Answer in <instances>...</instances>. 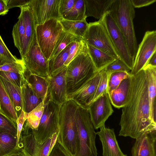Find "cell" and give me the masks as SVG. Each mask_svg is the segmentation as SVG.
<instances>
[{"instance_id": "obj_7", "label": "cell", "mask_w": 156, "mask_h": 156, "mask_svg": "<svg viewBox=\"0 0 156 156\" xmlns=\"http://www.w3.org/2000/svg\"><path fill=\"white\" fill-rule=\"evenodd\" d=\"M83 39L87 44L115 59H120L105 26L103 16L98 21L88 23Z\"/></svg>"}, {"instance_id": "obj_8", "label": "cell", "mask_w": 156, "mask_h": 156, "mask_svg": "<svg viewBox=\"0 0 156 156\" xmlns=\"http://www.w3.org/2000/svg\"><path fill=\"white\" fill-rule=\"evenodd\" d=\"M60 21L52 19L35 27L37 40L45 58L49 60L56 42L63 30Z\"/></svg>"}, {"instance_id": "obj_19", "label": "cell", "mask_w": 156, "mask_h": 156, "mask_svg": "<svg viewBox=\"0 0 156 156\" xmlns=\"http://www.w3.org/2000/svg\"><path fill=\"white\" fill-rule=\"evenodd\" d=\"M21 15L23 23L25 34L20 54L23 58L28 50L35 32L34 19L32 11L28 5L20 8Z\"/></svg>"}, {"instance_id": "obj_1", "label": "cell", "mask_w": 156, "mask_h": 156, "mask_svg": "<svg viewBox=\"0 0 156 156\" xmlns=\"http://www.w3.org/2000/svg\"><path fill=\"white\" fill-rule=\"evenodd\" d=\"M119 135L136 139L143 133L156 130L151 119L148 83L143 69L131 77L128 99L122 108Z\"/></svg>"}, {"instance_id": "obj_36", "label": "cell", "mask_w": 156, "mask_h": 156, "mask_svg": "<svg viewBox=\"0 0 156 156\" xmlns=\"http://www.w3.org/2000/svg\"><path fill=\"white\" fill-rule=\"evenodd\" d=\"M87 47V44L83 39L74 41L70 44L68 56L64 65L67 66L71 61L84 50Z\"/></svg>"}, {"instance_id": "obj_21", "label": "cell", "mask_w": 156, "mask_h": 156, "mask_svg": "<svg viewBox=\"0 0 156 156\" xmlns=\"http://www.w3.org/2000/svg\"><path fill=\"white\" fill-rule=\"evenodd\" d=\"M143 69L147 81L151 117L152 120L156 123V67L147 65Z\"/></svg>"}, {"instance_id": "obj_13", "label": "cell", "mask_w": 156, "mask_h": 156, "mask_svg": "<svg viewBox=\"0 0 156 156\" xmlns=\"http://www.w3.org/2000/svg\"><path fill=\"white\" fill-rule=\"evenodd\" d=\"M156 52V31H147L139 45L130 74L134 75L147 65L153 54Z\"/></svg>"}, {"instance_id": "obj_25", "label": "cell", "mask_w": 156, "mask_h": 156, "mask_svg": "<svg viewBox=\"0 0 156 156\" xmlns=\"http://www.w3.org/2000/svg\"><path fill=\"white\" fill-rule=\"evenodd\" d=\"M25 76L35 94L42 100H44L48 93V83L47 78L31 74L27 69Z\"/></svg>"}, {"instance_id": "obj_33", "label": "cell", "mask_w": 156, "mask_h": 156, "mask_svg": "<svg viewBox=\"0 0 156 156\" xmlns=\"http://www.w3.org/2000/svg\"><path fill=\"white\" fill-rule=\"evenodd\" d=\"M45 98L31 112L26 113V121L32 129H36L38 126L44 112Z\"/></svg>"}, {"instance_id": "obj_2", "label": "cell", "mask_w": 156, "mask_h": 156, "mask_svg": "<svg viewBox=\"0 0 156 156\" xmlns=\"http://www.w3.org/2000/svg\"><path fill=\"white\" fill-rule=\"evenodd\" d=\"M110 13L122 34L131 56L134 59L138 46L133 20L135 11L130 0H115Z\"/></svg>"}, {"instance_id": "obj_16", "label": "cell", "mask_w": 156, "mask_h": 156, "mask_svg": "<svg viewBox=\"0 0 156 156\" xmlns=\"http://www.w3.org/2000/svg\"><path fill=\"white\" fill-rule=\"evenodd\" d=\"M100 71L96 72L80 88L67 95V100H71L79 106L87 108L99 83Z\"/></svg>"}, {"instance_id": "obj_40", "label": "cell", "mask_w": 156, "mask_h": 156, "mask_svg": "<svg viewBox=\"0 0 156 156\" xmlns=\"http://www.w3.org/2000/svg\"><path fill=\"white\" fill-rule=\"evenodd\" d=\"M0 76L20 88L25 79V74L13 72L0 71Z\"/></svg>"}, {"instance_id": "obj_41", "label": "cell", "mask_w": 156, "mask_h": 156, "mask_svg": "<svg viewBox=\"0 0 156 156\" xmlns=\"http://www.w3.org/2000/svg\"><path fill=\"white\" fill-rule=\"evenodd\" d=\"M0 131L8 133L16 136L17 127L6 116L0 112Z\"/></svg>"}, {"instance_id": "obj_4", "label": "cell", "mask_w": 156, "mask_h": 156, "mask_svg": "<svg viewBox=\"0 0 156 156\" xmlns=\"http://www.w3.org/2000/svg\"><path fill=\"white\" fill-rule=\"evenodd\" d=\"M75 119L77 128L76 152L74 156H97V133L87 108L79 106Z\"/></svg>"}, {"instance_id": "obj_45", "label": "cell", "mask_w": 156, "mask_h": 156, "mask_svg": "<svg viewBox=\"0 0 156 156\" xmlns=\"http://www.w3.org/2000/svg\"><path fill=\"white\" fill-rule=\"evenodd\" d=\"M27 119L26 113L22 110L17 120V144H18L21 132L23 125Z\"/></svg>"}, {"instance_id": "obj_10", "label": "cell", "mask_w": 156, "mask_h": 156, "mask_svg": "<svg viewBox=\"0 0 156 156\" xmlns=\"http://www.w3.org/2000/svg\"><path fill=\"white\" fill-rule=\"evenodd\" d=\"M27 71L30 73L44 77L49 76L48 62L41 52L37 42L35 32L30 47L21 58Z\"/></svg>"}, {"instance_id": "obj_3", "label": "cell", "mask_w": 156, "mask_h": 156, "mask_svg": "<svg viewBox=\"0 0 156 156\" xmlns=\"http://www.w3.org/2000/svg\"><path fill=\"white\" fill-rule=\"evenodd\" d=\"M79 105L74 101L67 100L61 106L59 131L56 141L71 156L76 152L77 128L75 115Z\"/></svg>"}, {"instance_id": "obj_28", "label": "cell", "mask_w": 156, "mask_h": 156, "mask_svg": "<svg viewBox=\"0 0 156 156\" xmlns=\"http://www.w3.org/2000/svg\"><path fill=\"white\" fill-rule=\"evenodd\" d=\"M60 21L63 30L82 39L88 27V23L86 19L81 21H73L62 19Z\"/></svg>"}, {"instance_id": "obj_15", "label": "cell", "mask_w": 156, "mask_h": 156, "mask_svg": "<svg viewBox=\"0 0 156 156\" xmlns=\"http://www.w3.org/2000/svg\"><path fill=\"white\" fill-rule=\"evenodd\" d=\"M67 66L56 74L47 78L48 93L50 100L60 106L67 100L66 80Z\"/></svg>"}, {"instance_id": "obj_29", "label": "cell", "mask_w": 156, "mask_h": 156, "mask_svg": "<svg viewBox=\"0 0 156 156\" xmlns=\"http://www.w3.org/2000/svg\"><path fill=\"white\" fill-rule=\"evenodd\" d=\"M69 49V44L56 56L48 60L49 76L56 74L66 66L64 64L68 56Z\"/></svg>"}, {"instance_id": "obj_24", "label": "cell", "mask_w": 156, "mask_h": 156, "mask_svg": "<svg viewBox=\"0 0 156 156\" xmlns=\"http://www.w3.org/2000/svg\"><path fill=\"white\" fill-rule=\"evenodd\" d=\"M0 80L18 117L23 110L21 88L14 85L0 76Z\"/></svg>"}, {"instance_id": "obj_47", "label": "cell", "mask_w": 156, "mask_h": 156, "mask_svg": "<svg viewBox=\"0 0 156 156\" xmlns=\"http://www.w3.org/2000/svg\"><path fill=\"white\" fill-rule=\"evenodd\" d=\"M134 8H139L149 5L156 1V0H130Z\"/></svg>"}, {"instance_id": "obj_22", "label": "cell", "mask_w": 156, "mask_h": 156, "mask_svg": "<svg viewBox=\"0 0 156 156\" xmlns=\"http://www.w3.org/2000/svg\"><path fill=\"white\" fill-rule=\"evenodd\" d=\"M23 110L26 113L32 111L43 100L34 92L31 85L26 78L21 88Z\"/></svg>"}, {"instance_id": "obj_6", "label": "cell", "mask_w": 156, "mask_h": 156, "mask_svg": "<svg viewBox=\"0 0 156 156\" xmlns=\"http://www.w3.org/2000/svg\"><path fill=\"white\" fill-rule=\"evenodd\" d=\"M61 106L50 100L47 94L42 117L36 129H31L36 140L42 144L56 133H58Z\"/></svg>"}, {"instance_id": "obj_17", "label": "cell", "mask_w": 156, "mask_h": 156, "mask_svg": "<svg viewBox=\"0 0 156 156\" xmlns=\"http://www.w3.org/2000/svg\"><path fill=\"white\" fill-rule=\"evenodd\" d=\"M132 156H156V130L144 133L136 139Z\"/></svg>"}, {"instance_id": "obj_14", "label": "cell", "mask_w": 156, "mask_h": 156, "mask_svg": "<svg viewBox=\"0 0 156 156\" xmlns=\"http://www.w3.org/2000/svg\"><path fill=\"white\" fill-rule=\"evenodd\" d=\"M95 129L105 125V123L114 112L108 94L99 97L87 107Z\"/></svg>"}, {"instance_id": "obj_18", "label": "cell", "mask_w": 156, "mask_h": 156, "mask_svg": "<svg viewBox=\"0 0 156 156\" xmlns=\"http://www.w3.org/2000/svg\"><path fill=\"white\" fill-rule=\"evenodd\" d=\"M96 133L102 144L103 156H127L121 150L113 129L107 128L104 125Z\"/></svg>"}, {"instance_id": "obj_31", "label": "cell", "mask_w": 156, "mask_h": 156, "mask_svg": "<svg viewBox=\"0 0 156 156\" xmlns=\"http://www.w3.org/2000/svg\"><path fill=\"white\" fill-rule=\"evenodd\" d=\"M86 6L84 0H75L73 7L62 17L64 19L70 21H81L86 19Z\"/></svg>"}, {"instance_id": "obj_43", "label": "cell", "mask_w": 156, "mask_h": 156, "mask_svg": "<svg viewBox=\"0 0 156 156\" xmlns=\"http://www.w3.org/2000/svg\"><path fill=\"white\" fill-rule=\"evenodd\" d=\"M48 156H71L69 153L57 141Z\"/></svg>"}, {"instance_id": "obj_42", "label": "cell", "mask_w": 156, "mask_h": 156, "mask_svg": "<svg viewBox=\"0 0 156 156\" xmlns=\"http://www.w3.org/2000/svg\"><path fill=\"white\" fill-rule=\"evenodd\" d=\"M104 69L110 73L118 72H129L131 69L120 59L115 60L110 64Z\"/></svg>"}, {"instance_id": "obj_37", "label": "cell", "mask_w": 156, "mask_h": 156, "mask_svg": "<svg viewBox=\"0 0 156 156\" xmlns=\"http://www.w3.org/2000/svg\"><path fill=\"white\" fill-rule=\"evenodd\" d=\"M132 75L129 72H118L110 73L108 82V94L115 89L122 81Z\"/></svg>"}, {"instance_id": "obj_5", "label": "cell", "mask_w": 156, "mask_h": 156, "mask_svg": "<svg viewBox=\"0 0 156 156\" xmlns=\"http://www.w3.org/2000/svg\"><path fill=\"white\" fill-rule=\"evenodd\" d=\"M96 72L87 47L67 66L66 80L67 94L78 90Z\"/></svg>"}, {"instance_id": "obj_27", "label": "cell", "mask_w": 156, "mask_h": 156, "mask_svg": "<svg viewBox=\"0 0 156 156\" xmlns=\"http://www.w3.org/2000/svg\"><path fill=\"white\" fill-rule=\"evenodd\" d=\"M87 45L89 54L97 71L103 69L115 60L93 47L87 44Z\"/></svg>"}, {"instance_id": "obj_48", "label": "cell", "mask_w": 156, "mask_h": 156, "mask_svg": "<svg viewBox=\"0 0 156 156\" xmlns=\"http://www.w3.org/2000/svg\"><path fill=\"white\" fill-rule=\"evenodd\" d=\"M3 156H26L23 149L22 143L19 141L16 147L13 150Z\"/></svg>"}, {"instance_id": "obj_35", "label": "cell", "mask_w": 156, "mask_h": 156, "mask_svg": "<svg viewBox=\"0 0 156 156\" xmlns=\"http://www.w3.org/2000/svg\"><path fill=\"white\" fill-rule=\"evenodd\" d=\"M100 77L99 83L88 106L99 97L105 94H108V82L111 73L106 71L104 69L100 70Z\"/></svg>"}, {"instance_id": "obj_38", "label": "cell", "mask_w": 156, "mask_h": 156, "mask_svg": "<svg viewBox=\"0 0 156 156\" xmlns=\"http://www.w3.org/2000/svg\"><path fill=\"white\" fill-rule=\"evenodd\" d=\"M20 60L10 52L0 35V66L6 63L17 62Z\"/></svg>"}, {"instance_id": "obj_30", "label": "cell", "mask_w": 156, "mask_h": 156, "mask_svg": "<svg viewBox=\"0 0 156 156\" xmlns=\"http://www.w3.org/2000/svg\"><path fill=\"white\" fill-rule=\"evenodd\" d=\"M16 136L0 131V156H3L12 151L17 146Z\"/></svg>"}, {"instance_id": "obj_49", "label": "cell", "mask_w": 156, "mask_h": 156, "mask_svg": "<svg viewBox=\"0 0 156 156\" xmlns=\"http://www.w3.org/2000/svg\"><path fill=\"white\" fill-rule=\"evenodd\" d=\"M8 11L6 9L5 0H0V16L6 15Z\"/></svg>"}, {"instance_id": "obj_12", "label": "cell", "mask_w": 156, "mask_h": 156, "mask_svg": "<svg viewBox=\"0 0 156 156\" xmlns=\"http://www.w3.org/2000/svg\"><path fill=\"white\" fill-rule=\"evenodd\" d=\"M61 0H30L28 6L33 13L35 25L52 19L63 18L59 11Z\"/></svg>"}, {"instance_id": "obj_11", "label": "cell", "mask_w": 156, "mask_h": 156, "mask_svg": "<svg viewBox=\"0 0 156 156\" xmlns=\"http://www.w3.org/2000/svg\"><path fill=\"white\" fill-rule=\"evenodd\" d=\"M103 18L106 28L120 60L131 70L134 59L130 55L125 38L109 11L105 13Z\"/></svg>"}, {"instance_id": "obj_23", "label": "cell", "mask_w": 156, "mask_h": 156, "mask_svg": "<svg viewBox=\"0 0 156 156\" xmlns=\"http://www.w3.org/2000/svg\"><path fill=\"white\" fill-rule=\"evenodd\" d=\"M86 17L92 16L98 19L102 18L109 10L115 0H84Z\"/></svg>"}, {"instance_id": "obj_20", "label": "cell", "mask_w": 156, "mask_h": 156, "mask_svg": "<svg viewBox=\"0 0 156 156\" xmlns=\"http://www.w3.org/2000/svg\"><path fill=\"white\" fill-rule=\"evenodd\" d=\"M132 75L123 80L118 87L108 94L111 104L117 108H122L127 102Z\"/></svg>"}, {"instance_id": "obj_9", "label": "cell", "mask_w": 156, "mask_h": 156, "mask_svg": "<svg viewBox=\"0 0 156 156\" xmlns=\"http://www.w3.org/2000/svg\"><path fill=\"white\" fill-rule=\"evenodd\" d=\"M58 134H54L42 144H40L35 138L31 129L25 121L19 141L23 144L26 156H48L56 141Z\"/></svg>"}, {"instance_id": "obj_34", "label": "cell", "mask_w": 156, "mask_h": 156, "mask_svg": "<svg viewBox=\"0 0 156 156\" xmlns=\"http://www.w3.org/2000/svg\"><path fill=\"white\" fill-rule=\"evenodd\" d=\"M18 21L14 25L12 32L13 42L15 46L21 52L24 39L25 29L22 17L20 15Z\"/></svg>"}, {"instance_id": "obj_44", "label": "cell", "mask_w": 156, "mask_h": 156, "mask_svg": "<svg viewBox=\"0 0 156 156\" xmlns=\"http://www.w3.org/2000/svg\"><path fill=\"white\" fill-rule=\"evenodd\" d=\"M75 2V0H61L59 11L62 18L70 10Z\"/></svg>"}, {"instance_id": "obj_26", "label": "cell", "mask_w": 156, "mask_h": 156, "mask_svg": "<svg viewBox=\"0 0 156 156\" xmlns=\"http://www.w3.org/2000/svg\"><path fill=\"white\" fill-rule=\"evenodd\" d=\"M0 112L12 121L17 127V120L18 117L0 80Z\"/></svg>"}, {"instance_id": "obj_50", "label": "cell", "mask_w": 156, "mask_h": 156, "mask_svg": "<svg viewBox=\"0 0 156 156\" xmlns=\"http://www.w3.org/2000/svg\"><path fill=\"white\" fill-rule=\"evenodd\" d=\"M156 52H155L149 59L147 65L156 67Z\"/></svg>"}, {"instance_id": "obj_32", "label": "cell", "mask_w": 156, "mask_h": 156, "mask_svg": "<svg viewBox=\"0 0 156 156\" xmlns=\"http://www.w3.org/2000/svg\"><path fill=\"white\" fill-rule=\"evenodd\" d=\"M81 39H83L63 30L49 59L56 56L71 43Z\"/></svg>"}, {"instance_id": "obj_46", "label": "cell", "mask_w": 156, "mask_h": 156, "mask_svg": "<svg viewBox=\"0 0 156 156\" xmlns=\"http://www.w3.org/2000/svg\"><path fill=\"white\" fill-rule=\"evenodd\" d=\"M8 10L15 7L20 8L27 5L29 3L30 0H4Z\"/></svg>"}, {"instance_id": "obj_39", "label": "cell", "mask_w": 156, "mask_h": 156, "mask_svg": "<svg viewBox=\"0 0 156 156\" xmlns=\"http://www.w3.org/2000/svg\"><path fill=\"white\" fill-rule=\"evenodd\" d=\"M26 71L25 64L22 59L17 62L6 63L0 66V71L13 72L25 74Z\"/></svg>"}]
</instances>
